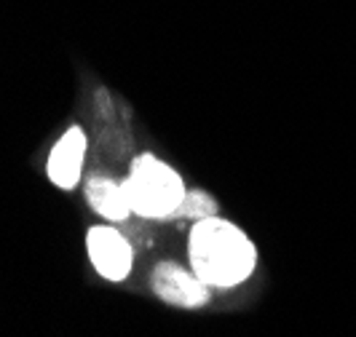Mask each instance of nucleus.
<instances>
[{
  "mask_svg": "<svg viewBox=\"0 0 356 337\" xmlns=\"http://www.w3.org/2000/svg\"><path fill=\"white\" fill-rule=\"evenodd\" d=\"M188 260L212 289H236L257 270L260 252L250 233L225 217H209L191 228Z\"/></svg>",
  "mask_w": 356,
  "mask_h": 337,
  "instance_id": "f257e3e1",
  "label": "nucleus"
},
{
  "mask_svg": "<svg viewBox=\"0 0 356 337\" xmlns=\"http://www.w3.org/2000/svg\"><path fill=\"white\" fill-rule=\"evenodd\" d=\"M124 185L134 217L156 222L172 220L188 193L182 174L172 163H166L153 153H143L131 161Z\"/></svg>",
  "mask_w": 356,
  "mask_h": 337,
  "instance_id": "f03ea898",
  "label": "nucleus"
},
{
  "mask_svg": "<svg viewBox=\"0 0 356 337\" xmlns=\"http://www.w3.org/2000/svg\"><path fill=\"white\" fill-rule=\"evenodd\" d=\"M86 252L94 270L110 284H121L134 270V247L113 222L91 225L86 231Z\"/></svg>",
  "mask_w": 356,
  "mask_h": 337,
  "instance_id": "7ed1b4c3",
  "label": "nucleus"
},
{
  "mask_svg": "<svg viewBox=\"0 0 356 337\" xmlns=\"http://www.w3.org/2000/svg\"><path fill=\"white\" fill-rule=\"evenodd\" d=\"M150 286L166 305L185 308V311H198L212 297V286L201 281L193 268L177 265L172 260H163L153 268Z\"/></svg>",
  "mask_w": 356,
  "mask_h": 337,
  "instance_id": "20e7f679",
  "label": "nucleus"
},
{
  "mask_svg": "<svg viewBox=\"0 0 356 337\" xmlns=\"http://www.w3.org/2000/svg\"><path fill=\"white\" fill-rule=\"evenodd\" d=\"M89 150V137L81 126H70L56 142H54L49 161H46V174L54 188L59 190H75L83 177V161Z\"/></svg>",
  "mask_w": 356,
  "mask_h": 337,
  "instance_id": "39448f33",
  "label": "nucleus"
},
{
  "mask_svg": "<svg viewBox=\"0 0 356 337\" xmlns=\"http://www.w3.org/2000/svg\"><path fill=\"white\" fill-rule=\"evenodd\" d=\"M86 201L99 217H105V222H124L134 214L124 179L118 182L105 174H91L86 179Z\"/></svg>",
  "mask_w": 356,
  "mask_h": 337,
  "instance_id": "423d86ee",
  "label": "nucleus"
},
{
  "mask_svg": "<svg viewBox=\"0 0 356 337\" xmlns=\"http://www.w3.org/2000/svg\"><path fill=\"white\" fill-rule=\"evenodd\" d=\"M217 214H220V206H217V201L212 195L207 190H201V188H193V190L185 193V198H182V204H179V209L175 212L172 220H185V222L196 225L201 220H209V217H217Z\"/></svg>",
  "mask_w": 356,
  "mask_h": 337,
  "instance_id": "0eeeda50",
  "label": "nucleus"
}]
</instances>
